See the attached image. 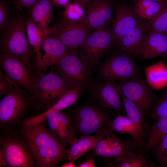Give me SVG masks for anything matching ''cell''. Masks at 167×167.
I'll return each instance as SVG.
<instances>
[{"label":"cell","mask_w":167,"mask_h":167,"mask_svg":"<svg viewBox=\"0 0 167 167\" xmlns=\"http://www.w3.org/2000/svg\"><path fill=\"white\" fill-rule=\"evenodd\" d=\"M70 2V0H58L56 7H65Z\"/></svg>","instance_id":"obj_40"},{"label":"cell","mask_w":167,"mask_h":167,"mask_svg":"<svg viewBox=\"0 0 167 167\" xmlns=\"http://www.w3.org/2000/svg\"><path fill=\"white\" fill-rule=\"evenodd\" d=\"M131 146L130 139L122 140L114 131L109 129L98 141L92 153L96 157L114 158L130 149Z\"/></svg>","instance_id":"obj_16"},{"label":"cell","mask_w":167,"mask_h":167,"mask_svg":"<svg viewBox=\"0 0 167 167\" xmlns=\"http://www.w3.org/2000/svg\"><path fill=\"white\" fill-rule=\"evenodd\" d=\"M53 6L56 7L58 0H49Z\"/></svg>","instance_id":"obj_42"},{"label":"cell","mask_w":167,"mask_h":167,"mask_svg":"<svg viewBox=\"0 0 167 167\" xmlns=\"http://www.w3.org/2000/svg\"><path fill=\"white\" fill-rule=\"evenodd\" d=\"M83 88L81 87L71 88L65 93L54 104L44 112L24 119L22 122L21 127L32 126L45 122L47 115L49 113L54 111H59L71 106L77 101Z\"/></svg>","instance_id":"obj_21"},{"label":"cell","mask_w":167,"mask_h":167,"mask_svg":"<svg viewBox=\"0 0 167 167\" xmlns=\"http://www.w3.org/2000/svg\"><path fill=\"white\" fill-rule=\"evenodd\" d=\"M33 76L35 89L32 98L40 107L49 108L73 88L65 79L53 72L39 73Z\"/></svg>","instance_id":"obj_6"},{"label":"cell","mask_w":167,"mask_h":167,"mask_svg":"<svg viewBox=\"0 0 167 167\" xmlns=\"http://www.w3.org/2000/svg\"><path fill=\"white\" fill-rule=\"evenodd\" d=\"M61 75L72 87L83 88L91 79V66L80 52L75 49L67 53L55 65Z\"/></svg>","instance_id":"obj_7"},{"label":"cell","mask_w":167,"mask_h":167,"mask_svg":"<svg viewBox=\"0 0 167 167\" xmlns=\"http://www.w3.org/2000/svg\"><path fill=\"white\" fill-rule=\"evenodd\" d=\"M54 26V33L69 49L80 48L92 31L83 22H72L62 19Z\"/></svg>","instance_id":"obj_12"},{"label":"cell","mask_w":167,"mask_h":167,"mask_svg":"<svg viewBox=\"0 0 167 167\" xmlns=\"http://www.w3.org/2000/svg\"><path fill=\"white\" fill-rule=\"evenodd\" d=\"M114 14L111 29L117 46L126 34L142 21L133 8L123 2L116 6Z\"/></svg>","instance_id":"obj_14"},{"label":"cell","mask_w":167,"mask_h":167,"mask_svg":"<svg viewBox=\"0 0 167 167\" xmlns=\"http://www.w3.org/2000/svg\"><path fill=\"white\" fill-rule=\"evenodd\" d=\"M167 116V93L165 94L156 105L152 114V118L157 119Z\"/></svg>","instance_id":"obj_35"},{"label":"cell","mask_w":167,"mask_h":167,"mask_svg":"<svg viewBox=\"0 0 167 167\" xmlns=\"http://www.w3.org/2000/svg\"><path fill=\"white\" fill-rule=\"evenodd\" d=\"M45 121L51 133L64 144H70L75 137L74 130L67 116L60 111L49 113Z\"/></svg>","instance_id":"obj_18"},{"label":"cell","mask_w":167,"mask_h":167,"mask_svg":"<svg viewBox=\"0 0 167 167\" xmlns=\"http://www.w3.org/2000/svg\"><path fill=\"white\" fill-rule=\"evenodd\" d=\"M114 11L111 0H93L86 11L83 22L92 31L108 28Z\"/></svg>","instance_id":"obj_13"},{"label":"cell","mask_w":167,"mask_h":167,"mask_svg":"<svg viewBox=\"0 0 167 167\" xmlns=\"http://www.w3.org/2000/svg\"><path fill=\"white\" fill-rule=\"evenodd\" d=\"M154 149L158 163L162 166L167 167V135Z\"/></svg>","instance_id":"obj_33"},{"label":"cell","mask_w":167,"mask_h":167,"mask_svg":"<svg viewBox=\"0 0 167 167\" xmlns=\"http://www.w3.org/2000/svg\"><path fill=\"white\" fill-rule=\"evenodd\" d=\"M76 135L81 136L95 133L104 135L111 119L103 110L92 105H84L75 109L68 117Z\"/></svg>","instance_id":"obj_5"},{"label":"cell","mask_w":167,"mask_h":167,"mask_svg":"<svg viewBox=\"0 0 167 167\" xmlns=\"http://www.w3.org/2000/svg\"><path fill=\"white\" fill-rule=\"evenodd\" d=\"M167 3H161L151 0H136L133 8L140 19L149 20L161 11Z\"/></svg>","instance_id":"obj_29"},{"label":"cell","mask_w":167,"mask_h":167,"mask_svg":"<svg viewBox=\"0 0 167 167\" xmlns=\"http://www.w3.org/2000/svg\"><path fill=\"white\" fill-rule=\"evenodd\" d=\"M167 135V116L156 119L149 133L145 148L146 151L154 149Z\"/></svg>","instance_id":"obj_28"},{"label":"cell","mask_w":167,"mask_h":167,"mask_svg":"<svg viewBox=\"0 0 167 167\" xmlns=\"http://www.w3.org/2000/svg\"><path fill=\"white\" fill-rule=\"evenodd\" d=\"M159 56H167V36L150 30L145 35L138 57L143 60H150Z\"/></svg>","instance_id":"obj_17"},{"label":"cell","mask_w":167,"mask_h":167,"mask_svg":"<svg viewBox=\"0 0 167 167\" xmlns=\"http://www.w3.org/2000/svg\"><path fill=\"white\" fill-rule=\"evenodd\" d=\"M0 65L6 76L27 91L32 97L35 89V81L25 63L15 56L2 54L0 56Z\"/></svg>","instance_id":"obj_10"},{"label":"cell","mask_w":167,"mask_h":167,"mask_svg":"<svg viewBox=\"0 0 167 167\" xmlns=\"http://www.w3.org/2000/svg\"><path fill=\"white\" fill-rule=\"evenodd\" d=\"M114 44L115 39L109 27L92 31L80 47V53L90 66L97 64Z\"/></svg>","instance_id":"obj_8"},{"label":"cell","mask_w":167,"mask_h":167,"mask_svg":"<svg viewBox=\"0 0 167 167\" xmlns=\"http://www.w3.org/2000/svg\"><path fill=\"white\" fill-rule=\"evenodd\" d=\"M104 135L96 134L94 135H83L79 138L75 137L67 151V160L75 162L78 159L92 150L98 141Z\"/></svg>","instance_id":"obj_25"},{"label":"cell","mask_w":167,"mask_h":167,"mask_svg":"<svg viewBox=\"0 0 167 167\" xmlns=\"http://www.w3.org/2000/svg\"><path fill=\"white\" fill-rule=\"evenodd\" d=\"M53 6L49 0H39L28 8L30 17L42 30L48 32L54 16Z\"/></svg>","instance_id":"obj_23"},{"label":"cell","mask_w":167,"mask_h":167,"mask_svg":"<svg viewBox=\"0 0 167 167\" xmlns=\"http://www.w3.org/2000/svg\"><path fill=\"white\" fill-rule=\"evenodd\" d=\"M121 94L134 103L144 113L152 106V88L146 82L136 77L118 83Z\"/></svg>","instance_id":"obj_11"},{"label":"cell","mask_w":167,"mask_h":167,"mask_svg":"<svg viewBox=\"0 0 167 167\" xmlns=\"http://www.w3.org/2000/svg\"><path fill=\"white\" fill-rule=\"evenodd\" d=\"M25 20L20 15L11 17L9 25L1 31L0 49L2 54L14 56L21 59L32 74L30 61L34 51L26 35Z\"/></svg>","instance_id":"obj_2"},{"label":"cell","mask_w":167,"mask_h":167,"mask_svg":"<svg viewBox=\"0 0 167 167\" xmlns=\"http://www.w3.org/2000/svg\"><path fill=\"white\" fill-rule=\"evenodd\" d=\"M165 34L167 36V27L165 32Z\"/></svg>","instance_id":"obj_43"},{"label":"cell","mask_w":167,"mask_h":167,"mask_svg":"<svg viewBox=\"0 0 167 167\" xmlns=\"http://www.w3.org/2000/svg\"><path fill=\"white\" fill-rule=\"evenodd\" d=\"M32 101L27 91L14 83L12 89L0 101L1 126L11 127L19 124L28 112Z\"/></svg>","instance_id":"obj_3"},{"label":"cell","mask_w":167,"mask_h":167,"mask_svg":"<svg viewBox=\"0 0 167 167\" xmlns=\"http://www.w3.org/2000/svg\"><path fill=\"white\" fill-rule=\"evenodd\" d=\"M134 149L128 150L119 156L113 158L111 163H107V166L117 167H152L150 161L141 153L135 152Z\"/></svg>","instance_id":"obj_26"},{"label":"cell","mask_w":167,"mask_h":167,"mask_svg":"<svg viewBox=\"0 0 167 167\" xmlns=\"http://www.w3.org/2000/svg\"><path fill=\"white\" fill-rule=\"evenodd\" d=\"M147 82L153 89H161L167 86V66L162 61L144 68Z\"/></svg>","instance_id":"obj_27"},{"label":"cell","mask_w":167,"mask_h":167,"mask_svg":"<svg viewBox=\"0 0 167 167\" xmlns=\"http://www.w3.org/2000/svg\"><path fill=\"white\" fill-rule=\"evenodd\" d=\"M148 22L149 30L165 34L167 27V3L161 11Z\"/></svg>","instance_id":"obj_32"},{"label":"cell","mask_w":167,"mask_h":167,"mask_svg":"<svg viewBox=\"0 0 167 167\" xmlns=\"http://www.w3.org/2000/svg\"><path fill=\"white\" fill-rule=\"evenodd\" d=\"M138 72L132 58L119 51L109 57L99 70L100 76L104 80L121 81L136 77Z\"/></svg>","instance_id":"obj_9"},{"label":"cell","mask_w":167,"mask_h":167,"mask_svg":"<svg viewBox=\"0 0 167 167\" xmlns=\"http://www.w3.org/2000/svg\"><path fill=\"white\" fill-rule=\"evenodd\" d=\"M61 167H76L77 165L75 164V162L72 161H69L68 162L62 165Z\"/></svg>","instance_id":"obj_41"},{"label":"cell","mask_w":167,"mask_h":167,"mask_svg":"<svg viewBox=\"0 0 167 167\" xmlns=\"http://www.w3.org/2000/svg\"><path fill=\"white\" fill-rule=\"evenodd\" d=\"M149 29L148 23L142 22L122 38L117 46L119 51L132 58L138 57L141 44Z\"/></svg>","instance_id":"obj_20"},{"label":"cell","mask_w":167,"mask_h":167,"mask_svg":"<svg viewBox=\"0 0 167 167\" xmlns=\"http://www.w3.org/2000/svg\"><path fill=\"white\" fill-rule=\"evenodd\" d=\"M41 48L45 54L41 57L40 68L44 71L48 67L56 65L69 50L54 33L45 39Z\"/></svg>","instance_id":"obj_19"},{"label":"cell","mask_w":167,"mask_h":167,"mask_svg":"<svg viewBox=\"0 0 167 167\" xmlns=\"http://www.w3.org/2000/svg\"><path fill=\"white\" fill-rule=\"evenodd\" d=\"M64 8L62 14V19L72 22H83L86 10L82 6L77 3L70 2Z\"/></svg>","instance_id":"obj_31"},{"label":"cell","mask_w":167,"mask_h":167,"mask_svg":"<svg viewBox=\"0 0 167 167\" xmlns=\"http://www.w3.org/2000/svg\"><path fill=\"white\" fill-rule=\"evenodd\" d=\"M8 3L5 0L0 1V30L5 29L9 24L11 17L10 16Z\"/></svg>","instance_id":"obj_34"},{"label":"cell","mask_w":167,"mask_h":167,"mask_svg":"<svg viewBox=\"0 0 167 167\" xmlns=\"http://www.w3.org/2000/svg\"><path fill=\"white\" fill-rule=\"evenodd\" d=\"M121 95L127 116L133 123L144 130V113L134 103Z\"/></svg>","instance_id":"obj_30"},{"label":"cell","mask_w":167,"mask_h":167,"mask_svg":"<svg viewBox=\"0 0 167 167\" xmlns=\"http://www.w3.org/2000/svg\"><path fill=\"white\" fill-rule=\"evenodd\" d=\"M114 81L105 80L93 85L91 93L103 107L113 110L119 114L123 105L118 83Z\"/></svg>","instance_id":"obj_15"},{"label":"cell","mask_w":167,"mask_h":167,"mask_svg":"<svg viewBox=\"0 0 167 167\" xmlns=\"http://www.w3.org/2000/svg\"><path fill=\"white\" fill-rule=\"evenodd\" d=\"M96 157L92 153L85 156L86 161L79 162L77 165L78 167H95L96 166L95 160Z\"/></svg>","instance_id":"obj_38"},{"label":"cell","mask_w":167,"mask_h":167,"mask_svg":"<svg viewBox=\"0 0 167 167\" xmlns=\"http://www.w3.org/2000/svg\"><path fill=\"white\" fill-rule=\"evenodd\" d=\"M27 35L29 42L36 54L38 66L41 68V50L43 42L49 35L54 32L53 27L48 32L42 30L33 21L30 17L26 19Z\"/></svg>","instance_id":"obj_24"},{"label":"cell","mask_w":167,"mask_h":167,"mask_svg":"<svg viewBox=\"0 0 167 167\" xmlns=\"http://www.w3.org/2000/svg\"><path fill=\"white\" fill-rule=\"evenodd\" d=\"M0 167H33L37 166L29 144L22 136L6 135L0 139Z\"/></svg>","instance_id":"obj_4"},{"label":"cell","mask_w":167,"mask_h":167,"mask_svg":"<svg viewBox=\"0 0 167 167\" xmlns=\"http://www.w3.org/2000/svg\"><path fill=\"white\" fill-rule=\"evenodd\" d=\"M108 127L111 131L121 134H128L137 147L142 146L144 135V130L133 123L128 118L119 114L108 122Z\"/></svg>","instance_id":"obj_22"},{"label":"cell","mask_w":167,"mask_h":167,"mask_svg":"<svg viewBox=\"0 0 167 167\" xmlns=\"http://www.w3.org/2000/svg\"><path fill=\"white\" fill-rule=\"evenodd\" d=\"M14 83L6 76L0 73V96L5 95L12 89Z\"/></svg>","instance_id":"obj_36"},{"label":"cell","mask_w":167,"mask_h":167,"mask_svg":"<svg viewBox=\"0 0 167 167\" xmlns=\"http://www.w3.org/2000/svg\"><path fill=\"white\" fill-rule=\"evenodd\" d=\"M93 1V0H70V2H76L80 4L86 11Z\"/></svg>","instance_id":"obj_39"},{"label":"cell","mask_w":167,"mask_h":167,"mask_svg":"<svg viewBox=\"0 0 167 167\" xmlns=\"http://www.w3.org/2000/svg\"><path fill=\"white\" fill-rule=\"evenodd\" d=\"M45 122L31 126L21 127L22 136L32 150L37 166L56 167L67 159L68 149L51 133Z\"/></svg>","instance_id":"obj_1"},{"label":"cell","mask_w":167,"mask_h":167,"mask_svg":"<svg viewBox=\"0 0 167 167\" xmlns=\"http://www.w3.org/2000/svg\"><path fill=\"white\" fill-rule=\"evenodd\" d=\"M39 0H14L13 4L17 9L21 10L24 8H29Z\"/></svg>","instance_id":"obj_37"}]
</instances>
